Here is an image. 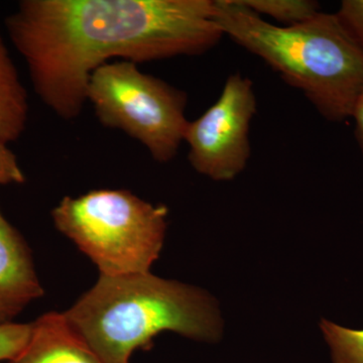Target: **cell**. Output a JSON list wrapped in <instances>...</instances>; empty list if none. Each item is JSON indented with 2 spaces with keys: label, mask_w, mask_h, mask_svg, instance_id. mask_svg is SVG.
<instances>
[{
  "label": "cell",
  "mask_w": 363,
  "mask_h": 363,
  "mask_svg": "<svg viewBox=\"0 0 363 363\" xmlns=\"http://www.w3.org/2000/svg\"><path fill=\"white\" fill-rule=\"evenodd\" d=\"M259 16H269L284 26L298 25L320 13L319 2L313 0H241Z\"/></svg>",
  "instance_id": "30bf717a"
},
{
  "label": "cell",
  "mask_w": 363,
  "mask_h": 363,
  "mask_svg": "<svg viewBox=\"0 0 363 363\" xmlns=\"http://www.w3.org/2000/svg\"><path fill=\"white\" fill-rule=\"evenodd\" d=\"M320 326L333 363H363V329L346 328L328 320H322Z\"/></svg>",
  "instance_id": "8fae6325"
},
{
  "label": "cell",
  "mask_w": 363,
  "mask_h": 363,
  "mask_svg": "<svg viewBox=\"0 0 363 363\" xmlns=\"http://www.w3.org/2000/svg\"><path fill=\"white\" fill-rule=\"evenodd\" d=\"M32 333V323L0 324V362L16 357L25 348Z\"/></svg>",
  "instance_id": "7c38bea8"
},
{
  "label": "cell",
  "mask_w": 363,
  "mask_h": 363,
  "mask_svg": "<svg viewBox=\"0 0 363 363\" xmlns=\"http://www.w3.org/2000/svg\"><path fill=\"white\" fill-rule=\"evenodd\" d=\"M28 118V93L0 33V140H18L25 133Z\"/></svg>",
  "instance_id": "9c48e42d"
},
{
  "label": "cell",
  "mask_w": 363,
  "mask_h": 363,
  "mask_svg": "<svg viewBox=\"0 0 363 363\" xmlns=\"http://www.w3.org/2000/svg\"><path fill=\"white\" fill-rule=\"evenodd\" d=\"M6 26L38 96L66 121L80 116L108 60L198 56L224 37L214 0H23Z\"/></svg>",
  "instance_id": "6da1fadb"
},
{
  "label": "cell",
  "mask_w": 363,
  "mask_h": 363,
  "mask_svg": "<svg viewBox=\"0 0 363 363\" xmlns=\"http://www.w3.org/2000/svg\"><path fill=\"white\" fill-rule=\"evenodd\" d=\"M74 331L104 363H130L162 331L216 341L221 320L207 294L150 272L100 276L96 285L64 313Z\"/></svg>",
  "instance_id": "3957f363"
},
{
  "label": "cell",
  "mask_w": 363,
  "mask_h": 363,
  "mask_svg": "<svg viewBox=\"0 0 363 363\" xmlns=\"http://www.w3.org/2000/svg\"><path fill=\"white\" fill-rule=\"evenodd\" d=\"M43 295L30 248L0 210V324L13 322Z\"/></svg>",
  "instance_id": "52a82bcc"
},
{
  "label": "cell",
  "mask_w": 363,
  "mask_h": 363,
  "mask_svg": "<svg viewBox=\"0 0 363 363\" xmlns=\"http://www.w3.org/2000/svg\"><path fill=\"white\" fill-rule=\"evenodd\" d=\"M257 107L252 80L240 73L229 76L216 102L186 128L193 169L214 181L240 175L252 155L250 130Z\"/></svg>",
  "instance_id": "8992f818"
},
{
  "label": "cell",
  "mask_w": 363,
  "mask_h": 363,
  "mask_svg": "<svg viewBox=\"0 0 363 363\" xmlns=\"http://www.w3.org/2000/svg\"><path fill=\"white\" fill-rule=\"evenodd\" d=\"M25 182V173L18 164V157L7 147V143L0 140V185H21Z\"/></svg>",
  "instance_id": "5bb4252c"
},
{
  "label": "cell",
  "mask_w": 363,
  "mask_h": 363,
  "mask_svg": "<svg viewBox=\"0 0 363 363\" xmlns=\"http://www.w3.org/2000/svg\"><path fill=\"white\" fill-rule=\"evenodd\" d=\"M351 118L354 121L355 136H357L358 145H359L363 154V92L358 98Z\"/></svg>",
  "instance_id": "9a60e30c"
},
{
  "label": "cell",
  "mask_w": 363,
  "mask_h": 363,
  "mask_svg": "<svg viewBox=\"0 0 363 363\" xmlns=\"http://www.w3.org/2000/svg\"><path fill=\"white\" fill-rule=\"evenodd\" d=\"M9 363H104L69 324L65 314L47 313L32 323L23 350Z\"/></svg>",
  "instance_id": "ba28073f"
},
{
  "label": "cell",
  "mask_w": 363,
  "mask_h": 363,
  "mask_svg": "<svg viewBox=\"0 0 363 363\" xmlns=\"http://www.w3.org/2000/svg\"><path fill=\"white\" fill-rule=\"evenodd\" d=\"M335 13L344 28L363 45V0H343Z\"/></svg>",
  "instance_id": "4fadbf2b"
},
{
  "label": "cell",
  "mask_w": 363,
  "mask_h": 363,
  "mask_svg": "<svg viewBox=\"0 0 363 363\" xmlns=\"http://www.w3.org/2000/svg\"><path fill=\"white\" fill-rule=\"evenodd\" d=\"M224 35L300 90L327 121L352 116L363 92V45L336 13H318L298 25H272L241 0H214Z\"/></svg>",
  "instance_id": "7a4b0ae2"
},
{
  "label": "cell",
  "mask_w": 363,
  "mask_h": 363,
  "mask_svg": "<svg viewBox=\"0 0 363 363\" xmlns=\"http://www.w3.org/2000/svg\"><path fill=\"white\" fill-rule=\"evenodd\" d=\"M52 216L102 276H125L150 272L164 245L168 208L130 191L94 190L63 198Z\"/></svg>",
  "instance_id": "277c9868"
},
{
  "label": "cell",
  "mask_w": 363,
  "mask_h": 363,
  "mask_svg": "<svg viewBox=\"0 0 363 363\" xmlns=\"http://www.w3.org/2000/svg\"><path fill=\"white\" fill-rule=\"evenodd\" d=\"M86 98L105 128L138 140L157 162L175 159L189 123L184 91L121 60L94 71Z\"/></svg>",
  "instance_id": "5b68a950"
}]
</instances>
